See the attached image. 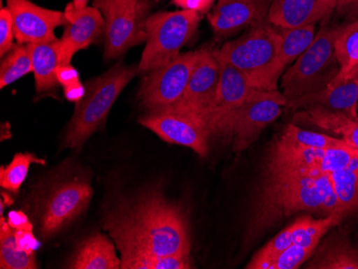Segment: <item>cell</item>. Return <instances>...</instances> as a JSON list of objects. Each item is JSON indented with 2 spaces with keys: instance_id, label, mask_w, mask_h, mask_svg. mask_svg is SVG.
Segmentation results:
<instances>
[{
  "instance_id": "cell-1",
  "label": "cell",
  "mask_w": 358,
  "mask_h": 269,
  "mask_svg": "<svg viewBox=\"0 0 358 269\" xmlns=\"http://www.w3.org/2000/svg\"><path fill=\"white\" fill-rule=\"evenodd\" d=\"M104 228L122 256H190L186 212L155 189L117 203L106 215Z\"/></svg>"
},
{
  "instance_id": "cell-2",
  "label": "cell",
  "mask_w": 358,
  "mask_h": 269,
  "mask_svg": "<svg viewBox=\"0 0 358 269\" xmlns=\"http://www.w3.org/2000/svg\"><path fill=\"white\" fill-rule=\"evenodd\" d=\"M299 212L320 217L334 214L348 217L329 174L310 176L265 172L249 233L255 237L275 222Z\"/></svg>"
},
{
  "instance_id": "cell-3",
  "label": "cell",
  "mask_w": 358,
  "mask_h": 269,
  "mask_svg": "<svg viewBox=\"0 0 358 269\" xmlns=\"http://www.w3.org/2000/svg\"><path fill=\"white\" fill-rule=\"evenodd\" d=\"M138 73V66L116 64L108 71L86 83L83 99L78 102L67 131L64 145L80 150L92 133L104 124L113 104Z\"/></svg>"
},
{
  "instance_id": "cell-4",
  "label": "cell",
  "mask_w": 358,
  "mask_h": 269,
  "mask_svg": "<svg viewBox=\"0 0 358 269\" xmlns=\"http://www.w3.org/2000/svg\"><path fill=\"white\" fill-rule=\"evenodd\" d=\"M282 37L267 20L255 22L238 39L216 50L219 58L234 66L257 89L273 90L271 71L280 52Z\"/></svg>"
},
{
  "instance_id": "cell-5",
  "label": "cell",
  "mask_w": 358,
  "mask_h": 269,
  "mask_svg": "<svg viewBox=\"0 0 358 269\" xmlns=\"http://www.w3.org/2000/svg\"><path fill=\"white\" fill-rule=\"evenodd\" d=\"M341 26L325 25L311 45L281 76L280 87L287 103L327 87L339 71L335 40Z\"/></svg>"
},
{
  "instance_id": "cell-6",
  "label": "cell",
  "mask_w": 358,
  "mask_h": 269,
  "mask_svg": "<svg viewBox=\"0 0 358 269\" xmlns=\"http://www.w3.org/2000/svg\"><path fill=\"white\" fill-rule=\"evenodd\" d=\"M200 22V13L187 10L150 15L145 23L146 46L138 66V73L148 74L178 57L182 48L194 37Z\"/></svg>"
},
{
  "instance_id": "cell-7",
  "label": "cell",
  "mask_w": 358,
  "mask_h": 269,
  "mask_svg": "<svg viewBox=\"0 0 358 269\" xmlns=\"http://www.w3.org/2000/svg\"><path fill=\"white\" fill-rule=\"evenodd\" d=\"M287 102L279 90H264L250 101L209 122L207 129L210 136L232 138L233 152H243L267 126L280 117Z\"/></svg>"
},
{
  "instance_id": "cell-8",
  "label": "cell",
  "mask_w": 358,
  "mask_h": 269,
  "mask_svg": "<svg viewBox=\"0 0 358 269\" xmlns=\"http://www.w3.org/2000/svg\"><path fill=\"white\" fill-rule=\"evenodd\" d=\"M200 51L180 54L166 65L148 72L138 98L148 113H159L176 104L184 96Z\"/></svg>"
},
{
  "instance_id": "cell-9",
  "label": "cell",
  "mask_w": 358,
  "mask_h": 269,
  "mask_svg": "<svg viewBox=\"0 0 358 269\" xmlns=\"http://www.w3.org/2000/svg\"><path fill=\"white\" fill-rule=\"evenodd\" d=\"M219 82L220 64L216 50H200V56L193 68L182 99L168 110L159 113L178 114L205 124L216 103Z\"/></svg>"
},
{
  "instance_id": "cell-10",
  "label": "cell",
  "mask_w": 358,
  "mask_h": 269,
  "mask_svg": "<svg viewBox=\"0 0 358 269\" xmlns=\"http://www.w3.org/2000/svg\"><path fill=\"white\" fill-rule=\"evenodd\" d=\"M152 1L140 0L132 9L116 7L100 9L106 20L104 56L106 59L120 57L132 46L146 41L145 23L150 17Z\"/></svg>"
},
{
  "instance_id": "cell-11",
  "label": "cell",
  "mask_w": 358,
  "mask_h": 269,
  "mask_svg": "<svg viewBox=\"0 0 358 269\" xmlns=\"http://www.w3.org/2000/svg\"><path fill=\"white\" fill-rule=\"evenodd\" d=\"M345 215L334 214L327 217L313 218L311 214L301 215L292 222L289 226L275 235L273 240H269L262 249L257 251L246 268L252 269L257 263L262 262L266 259L275 256L289 247L294 245H305V246H317L329 231L337 228Z\"/></svg>"
},
{
  "instance_id": "cell-12",
  "label": "cell",
  "mask_w": 358,
  "mask_h": 269,
  "mask_svg": "<svg viewBox=\"0 0 358 269\" xmlns=\"http://www.w3.org/2000/svg\"><path fill=\"white\" fill-rule=\"evenodd\" d=\"M13 20L14 37L19 44L53 41L55 29L66 23L64 12L40 7L30 0H7Z\"/></svg>"
},
{
  "instance_id": "cell-13",
  "label": "cell",
  "mask_w": 358,
  "mask_h": 269,
  "mask_svg": "<svg viewBox=\"0 0 358 269\" xmlns=\"http://www.w3.org/2000/svg\"><path fill=\"white\" fill-rule=\"evenodd\" d=\"M140 124L166 143L190 148L200 157L208 154L211 136L207 126L199 120L178 114L148 113L141 118Z\"/></svg>"
},
{
  "instance_id": "cell-14",
  "label": "cell",
  "mask_w": 358,
  "mask_h": 269,
  "mask_svg": "<svg viewBox=\"0 0 358 269\" xmlns=\"http://www.w3.org/2000/svg\"><path fill=\"white\" fill-rule=\"evenodd\" d=\"M92 189L83 180H72L58 187L48 198L41 219V233L52 237L82 214L90 204Z\"/></svg>"
},
{
  "instance_id": "cell-15",
  "label": "cell",
  "mask_w": 358,
  "mask_h": 269,
  "mask_svg": "<svg viewBox=\"0 0 358 269\" xmlns=\"http://www.w3.org/2000/svg\"><path fill=\"white\" fill-rule=\"evenodd\" d=\"M64 31L59 40L60 65H70L72 58L80 50L106 34V20L96 7L78 10L69 3L64 10Z\"/></svg>"
},
{
  "instance_id": "cell-16",
  "label": "cell",
  "mask_w": 358,
  "mask_h": 269,
  "mask_svg": "<svg viewBox=\"0 0 358 269\" xmlns=\"http://www.w3.org/2000/svg\"><path fill=\"white\" fill-rule=\"evenodd\" d=\"M285 108L293 112L301 110L308 113L357 118L358 80L351 78L337 85H329L319 92L306 94L295 101L289 102Z\"/></svg>"
},
{
  "instance_id": "cell-17",
  "label": "cell",
  "mask_w": 358,
  "mask_h": 269,
  "mask_svg": "<svg viewBox=\"0 0 358 269\" xmlns=\"http://www.w3.org/2000/svg\"><path fill=\"white\" fill-rule=\"evenodd\" d=\"M337 0H273L267 21L278 28L315 25L329 19Z\"/></svg>"
},
{
  "instance_id": "cell-18",
  "label": "cell",
  "mask_w": 358,
  "mask_h": 269,
  "mask_svg": "<svg viewBox=\"0 0 358 269\" xmlns=\"http://www.w3.org/2000/svg\"><path fill=\"white\" fill-rule=\"evenodd\" d=\"M218 59L220 64L218 96L214 108L205 122L206 126L211 120L239 108L264 92L253 87L245 74L236 69L234 66L221 58L218 57Z\"/></svg>"
},
{
  "instance_id": "cell-19",
  "label": "cell",
  "mask_w": 358,
  "mask_h": 269,
  "mask_svg": "<svg viewBox=\"0 0 358 269\" xmlns=\"http://www.w3.org/2000/svg\"><path fill=\"white\" fill-rule=\"evenodd\" d=\"M307 269H358V245L343 230L329 231L306 262Z\"/></svg>"
},
{
  "instance_id": "cell-20",
  "label": "cell",
  "mask_w": 358,
  "mask_h": 269,
  "mask_svg": "<svg viewBox=\"0 0 358 269\" xmlns=\"http://www.w3.org/2000/svg\"><path fill=\"white\" fill-rule=\"evenodd\" d=\"M215 37H231L259 21L257 0H218L207 15Z\"/></svg>"
},
{
  "instance_id": "cell-21",
  "label": "cell",
  "mask_w": 358,
  "mask_h": 269,
  "mask_svg": "<svg viewBox=\"0 0 358 269\" xmlns=\"http://www.w3.org/2000/svg\"><path fill=\"white\" fill-rule=\"evenodd\" d=\"M120 265L114 245L104 235L96 233L78 245L67 268L118 269Z\"/></svg>"
},
{
  "instance_id": "cell-22",
  "label": "cell",
  "mask_w": 358,
  "mask_h": 269,
  "mask_svg": "<svg viewBox=\"0 0 358 269\" xmlns=\"http://www.w3.org/2000/svg\"><path fill=\"white\" fill-rule=\"evenodd\" d=\"M282 43L280 52L271 71V85L273 90H278L279 78L289 66L293 65L297 58L311 45L315 40V25H306L295 28H279Z\"/></svg>"
},
{
  "instance_id": "cell-23",
  "label": "cell",
  "mask_w": 358,
  "mask_h": 269,
  "mask_svg": "<svg viewBox=\"0 0 358 269\" xmlns=\"http://www.w3.org/2000/svg\"><path fill=\"white\" fill-rule=\"evenodd\" d=\"M32 61V72L35 74L36 89L45 92L59 85L56 70L60 66L59 40L27 44Z\"/></svg>"
},
{
  "instance_id": "cell-24",
  "label": "cell",
  "mask_w": 358,
  "mask_h": 269,
  "mask_svg": "<svg viewBox=\"0 0 358 269\" xmlns=\"http://www.w3.org/2000/svg\"><path fill=\"white\" fill-rule=\"evenodd\" d=\"M335 56L339 71L329 85L348 81L358 66V20L341 26L335 40Z\"/></svg>"
},
{
  "instance_id": "cell-25",
  "label": "cell",
  "mask_w": 358,
  "mask_h": 269,
  "mask_svg": "<svg viewBox=\"0 0 358 269\" xmlns=\"http://www.w3.org/2000/svg\"><path fill=\"white\" fill-rule=\"evenodd\" d=\"M0 268L35 269V254H30L16 245L14 230L6 222L3 216L0 221Z\"/></svg>"
},
{
  "instance_id": "cell-26",
  "label": "cell",
  "mask_w": 358,
  "mask_h": 269,
  "mask_svg": "<svg viewBox=\"0 0 358 269\" xmlns=\"http://www.w3.org/2000/svg\"><path fill=\"white\" fill-rule=\"evenodd\" d=\"M331 177L348 216L358 212V157L347 168L331 174Z\"/></svg>"
},
{
  "instance_id": "cell-27",
  "label": "cell",
  "mask_w": 358,
  "mask_h": 269,
  "mask_svg": "<svg viewBox=\"0 0 358 269\" xmlns=\"http://www.w3.org/2000/svg\"><path fill=\"white\" fill-rule=\"evenodd\" d=\"M32 61L27 44H16L1 60L0 87L11 85L26 74L32 72Z\"/></svg>"
},
{
  "instance_id": "cell-28",
  "label": "cell",
  "mask_w": 358,
  "mask_h": 269,
  "mask_svg": "<svg viewBox=\"0 0 358 269\" xmlns=\"http://www.w3.org/2000/svg\"><path fill=\"white\" fill-rule=\"evenodd\" d=\"M122 269H189L193 264L190 256H157L134 254L122 256Z\"/></svg>"
},
{
  "instance_id": "cell-29",
  "label": "cell",
  "mask_w": 358,
  "mask_h": 269,
  "mask_svg": "<svg viewBox=\"0 0 358 269\" xmlns=\"http://www.w3.org/2000/svg\"><path fill=\"white\" fill-rule=\"evenodd\" d=\"M42 164L45 161L39 159L35 154H16L11 163L8 166H1L0 170V186L13 194H17L23 182L27 177L28 170L31 164Z\"/></svg>"
},
{
  "instance_id": "cell-30",
  "label": "cell",
  "mask_w": 358,
  "mask_h": 269,
  "mask_svg": "<svg viewBox=\"0 0 358 269\" xmlns=\"http://www.w3.org/2000/svg\"><path fill=\"white\" fill-rule=\"evenodd\" d=\"M317 246L294 245L275 256L257 263L252 269H296L305 264L315 253Z\"/></svg>"
},
{
  "instance_id": "cell-31",
  "label": "cell",
  "mask_w": 358,
  "mask_h": 269,
  "mask_svg": "<svg viewBox=\"0 0 358 269\" xmlns=\"http://www.w3.org/2000/svg\"><path fill=\"white\" fill-rule=\"evenodd\" d=\"M280 136L292 143L306 148H329L347 145L341 138L327 133L301 129L294 122L287 124Z\"/></svg>"
},
{
  "instance_id": "cell-32",
  "label": "cell",
  "mask_w": 358,
  "mask_h": 269,
  "mask_svg": "<svg viewBox=\"0 0 358 269\" xmlns=\"http://www.w3.org/2000/svg\"><path fill=\"white\" fill-rule=\"evenodd\" d=\"M13 20L9 8L0 9V56L3 57L13 48Z\"/></svg>"
},
{
  "instance_id": "cell-33",
  "label": "cell",
  "mask_w": 358,
  "mask_h": 269,
  "mask_svg": "<svg viewBox=\"0 0 358 269\" xmlns=\"http://www.w3.org/2000/svg\"><path fill=\"white\" fill-rule=\"evenodd\" d=\"M14 236L17 247L30 254H35V251L40 247V242L32 234V231H14Z\"/></svg>"
},
{
  "instance_id": "cell-34",
  "label": "cell",
  "mask_w": 358,
  "mask_h": 269,
  "mask_svg": "<svg viewBox=\"0 0 358 269\" xmlns=\"http://www.w3.org/2000/svg\"><path fill=\"white\" fill-rule=\"evenodd\" d=\"M176 7L187 11L207 13L214 5L215 0H172Z\"/></svg>"
},
{
  "instance_id": "cell-35",
  "label": "cell",
  "mask_w": 358,
  "mask_h": 269,
  "mask_svg": "<svg viewBox=\"0 0 358 269\" xmlns=\"http://www.w3.org/2000/svg\"><path fill=\"white\" fill-rule=\"evenodd\" d=\"M56 78H57L58 83L62 87H68V86L74 85V84L80 83V75H78V70L70 65H60L56 70Z\"/></svg>"
},
{
  "instance_id": "cell-36",
  "label": "cell",
  "mask_w": 358,
  "mask_h": 269,
  "mask_svg": "<svg viewBox=\"0 0 358 269\" xmlns=\"http://www.w3.org/2000/svg\"><path fill=\"white\" fill-rule=\"evenodd\" d=\"M338 15L353 22L358 20V0H337Z\"/></svg>"
},
{
  "instance_id": "cell-37",
  "label": "cell",
  "mask_w": 358,
  "mask_h": 269,
  "mask_svg": "<svg viewBox=\"0 0 358 269\" xmlns=\"http://www.w3.org/2000/svg\"><path fill=\"white\" fill-rule=\"evenodd\" d=\"M7 221L14 231H32V226L23 212H10Z\"/></svg>"
},
{
  "instance_id": "cell-38",
  "label": "cell",
  "mask_w": 358,
  "mask_h": 269,
  "mask_svg": "<svg viewBox=\"0 0 358 269\" xmlns=\"http://www.w3.org/2000/svg\"><path fill=\"white\" fill-rule=\"evenodd\" d=\"M140 0H94V7L102 9L104 7H116L120 9H132Z\"/></svg>"
},
{
  "instance_id": "cell-39",
  "label": "cell",
  "mask_w": 358,
  "mask_h": 269,
  "mask_svg": "<svg viewBox=\"0 0 358 269\" xmlns=\"http://www.w3.org/2000/svg\"><path fill=\"white\" fill-rule=\"evenodd\" d=\"M86 87L85 85L80 83L74 84V85L68 86L64 88V94L66 99L70 102L78 103L80 100L83 99L85 96Z\"/></svg>"
},
{
  "instance_id": "cell-40",
  "label": "cell",
  "mask_w": 358,
  "mask_h": 269,
  "mask_svg": "<svg viewBox=\"0 0 358 269\" xmlns=\"http://www.w3.org/2000/svg\"><path fill=\"white\" fill-rule=\"evenodd\" d=\"M343 140L349 147L358 150V117L352 122Z\"/></svg>"
},
{
  "instance_id": "cell-41",
  "label": "cell",
  "mask_w": 358,
  "mask_h": 269,
  "mask_svg": "<svg viewBox=\"0 0 358 269\" xmlns=\"http://www.w3.org/2000/svg\"><path fill=\"white\" fill-rule=\"evenodd\" d=\"M90 0H72V5L76 9L82 10L87 7V3Z\"/></svg>"
},
{
  "instance_id": "cell-42",
  "label": "cell",
  "mask_w": 358,
  "mask_h": 269,
  "mask_svg": "<svg viewBox=\"0 0 358 269\" xmlns=\"http://www.w3.org/2000/svg\"><path fill=\"white\" fill-rule=\"evenodd\" d=\"M351 78H356V80H358V66L357 68H356L355 70H354L353 72H352L351 76H350L349 80H351ZM348 80V81H349Z\"/></svg>"
}]
</instances>
